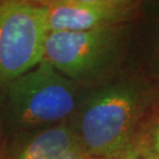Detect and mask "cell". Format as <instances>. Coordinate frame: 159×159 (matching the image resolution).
Here are the masks:
<instances>
[{"mask_svg": "<svg viewBox=\"0 0 159 159\" xmlns=\"http://www.w3.org/2000/svg\"><path fill=\"white\" fill-rule=\"evenodd\" d=\"M80 145L71 121L48 128L6 132L0 159H62Z\"/></svg>", "mask_w": 159, "mask_h": 159, "instance_id": "6", "label": "cell"}, {"mask_svg": "<svg viewBox=\"0 0 159 159\" xmlns=\"http://www.w3.org/2000/svg\"><path fill=\"white\" fill-rule=\"evenodd\" d=\"M144 107L142 92L128 83L107 86L81 97L70 121L85 154L104 157L131 147Z\"/></svg>", "mask_w": 159, "mask_h": 159, "instance_id": "2", "label": "cell"}, {"mask_svg": "<svg viewBox=\"0 0 159 159\" xmlns=\"http://www.w3.org/2000/svg\"><path fill=\"white\" fill-rule=\"evenodd\" d=\"M79 86L43 60L0 92V117L5 132L33 131L72 119Z\"/></svg>", "mask_w": 159, "mask_h": 159, "instance_id": "1", "label": "cell"}, {"mask_svg": "<svg viewBox=\"0 0 159 159\" xmlns=\"http://www.w3.org/2000/svg\"><path fill=\"white\" fill-rule=\"evenodd\" d=\"M87 159H142L141 156L139 155L138 151L135 150L134 147L127 148L126 150L122 152H119L117 154L110 155V156H104V157H88Z\"/></svg>", "mask_w": 159, "mask_h": 159, "instance_id": "8", "label": "cell"}, {"mask_svg": "<svg viewBox=\"0 0 159 159\" xmlns=\"http://www.w3.org/2000/svg\"><path fill=\"white\" fill-rule=\"evenodd\" d=\"M124 26L50 32L43 60L78 86L92 82L118 55Z\"/></svg>", "mask_w": 159, "mask_h": 159, "instance_id": "4", "label": "cell"}, {"mask_svg": "<svg viewBox=\"0 0 159 159\" xmlns=\"http://www.w3.org/2000/svg\"><path fill=\"white\" fill-rule=\"evenodd\" d=\"M5 129H4V126H3V122H2V119L0 117V150H1V147H2V144H3V141H4V138H5Z\"/></svg>", "mask_w": 159, "mask_h": 159, "instance_id": "10", "label": "cell"}, {"mask_svg": "<svg viewBox=\"0 0 159 159\" xmlns=\"http://www.w3.org/2000/svg\"><path fill=\"white\" fill-rule=\"evenodd\" d=\"M49 33L43 1L0 0V92L43 61Z\"/></svg>", "mask_w": 159, "mask_h": 159, "instance_id": "3", "label": "cell"}, {"mask_svg": "<svg viewBox=\"0 0 159 159\" xmlns=\"http://www.w3.org/2000/svg\"><path fill=\"white\" fill-rule=\"evenodd\" d=\"M88 156L85 154L84 150L82 149V147L80 145H78L77 147L74 148L72 150L69 152L67 155H65L62 159H87Z\"/></svg>", "mask_w": 159, "mask_h": 159, "instance_id": "9", "label": "cell"}, {"mask_svg": "<svg viewBox=\"0 0 159 159\" xmlns=\"http://www.w3.org/2000/svg\"><path fill=\"white\" fill-rule=\"evenodd\" d=\"M50 32L90 31L124 26L134 17L138 2L130 0H46Z\"/></svg>", "mask_w": 159, "mask_h": 159, "instance_id": "5", "label": "cell"}, {"mask_svg": "<svg viewBox=\"0 0 159 159\" xmlns=\"http://www.w3.org/2000/svg\"><path fill=\"white\" fill-rule=\"evenodd\" d=\"M132 146L142 159H159V120L136 133Z\"/></svg>", "mask_w": 159, "mask_h": 159, "instance_id": "7", "label": "cell"}]
</instances>
